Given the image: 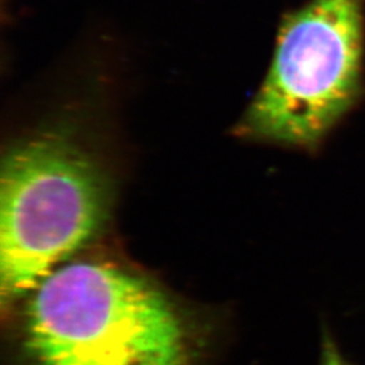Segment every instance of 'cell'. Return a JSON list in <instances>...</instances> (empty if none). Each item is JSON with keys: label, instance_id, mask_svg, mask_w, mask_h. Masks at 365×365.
I'll list each match as a JSON object with an SVG mask.
<instances>
[{"label": "cell", "instance_id": "2", "mask_svg": "<svg viewBox=\"0 0 365 365\" xmlns=\"http://www.w3.org/2000/svg\"><path fill=\"white\" fill-rule=\"evenodd\" d=\"M0 173V297L3 307H15L102 229L111 184L66 131L14 144Z\"/></svg>", "mask_w": 365, "mask_h": 365}, {"label": "cell", "instance_id": "3", "mask_svg": "<svg viewBox=\"0 0 365 365\" xmlns=\"http://www.w3.org/2000/svg\"><path fill=\"white\" fill-rule=\"evenodd\" d=\"M364 0H312L280 27L238 134L314 150L363 93Z\"/></svg>", "mask_w": 365, "mask_h": 365}, {"label": "cell", "instance_id": "4", "mask_svg": "<svg viewBox=\"0 0 365 365\" xmlns=\"http://www.w3.org/2000/svg\"><path fill=\"white\" fill-rule=\"evenodd\" d=\"M319 365H352L349 364L341 354L337 344L329 333H325L322 339V352Z\"/></svg>", "mask_w": 365, "mask_h": 365}, {"label": "cell", "instance_id": "1", "mask_svg": "<svg viewBox=\"0 0 365 365\" xmlns=\"http://www.w3.org/2000/svg\"><path fill=\"white\" fill-rule=\"evenodd\" d=\"M18 306L27 365H191L199 348L182 304L108 261H66Z\"/></svg>", "mask_w": 365, "mask_h": 365}]
</instances>
